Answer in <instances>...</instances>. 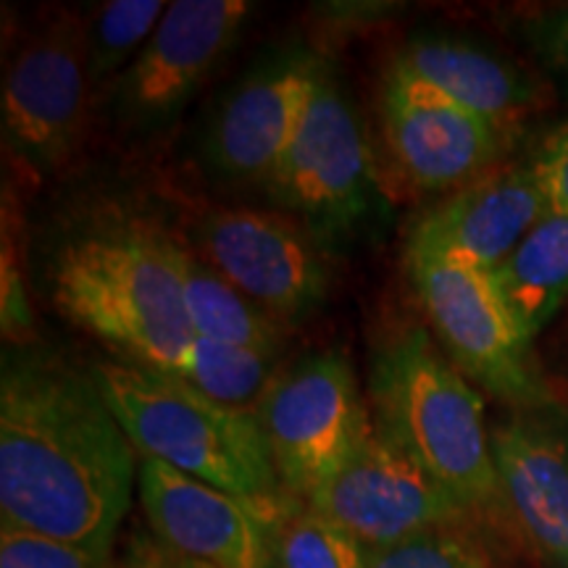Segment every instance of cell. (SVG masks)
Segmentation results:
<instances>
[{"label": "cell", "instance_id": "cell-1", "mask_svg": "<svg viewBox=\"0 0 568 568\" xmlns=\"http://www.w3.org/2000/svg\"><path fill=\"white\" fill-rule=\"evenodd\" d=\"M140 464L92 374L6 361L0 376L3 527L111 552Z\"/></svg>", "mask_w": 568, "mask_h": 568}, {"label": "cell", "instance_id": "cell-16", "mask_svg": "<svg viewBox=\"0 0 568 568\" xmlns=\"http://www.w3.org/2000/svg\"><path fill=\"white\" fill-rule=\"evenodd\" d=\"M318 67L311 59H282L240 82L205 138L211 166L230 180L268 182L301 130Z\"/></svg>", "mask_w": 568, "mask_h": 568}, {"label": "cell", "instance_id": "cell-6", "mask_svg": "<svg viewBox=\"0 0 568 568\" xmlns=\"http://www.w3.org/2000/svg\"><path fill=\"white\" fill-rule=\"evenodd\" d=\"M282 489L305 497L372 435L358 379L343 353L305 355L276 374L255 408Z\"/></svg>", "mask_w": 568, "mask_h": 568}, {"label": "cell", "instance_id": "cell-25", "mask_svg": "<svg viewBox=\"0 0 568 568\" xmlns=\"http://www.w3.org/2000/svg\"><path fill=\"white\" fill-rule=\"evenodd\" d=\"M521 38L539 63L568 90V3L529 13L521 21Z\"/></svg>", "mask_w": 568, "mask_h": 568}, {"label": "cell", "instance_id": "cell-26", "mask_svg": "<svg viewBox=\"0 0 568 568\" xmlns=\"http://www.w3.org/2000/svg\"><path fill=\"white\" fill-rule=\"evenodd\" d=\"M531 166L542 184L550 211L568 216V122L556 126L542 140Z\"/></svg>", "mask_w": 568, "mask_h": 568}, {"label": "cell", "instance_id": "cell-22", "mask_svg": "<svg viewBox=\"0 0 568 568\" xmlns=\"http://www.w3.org/2000/svg\"><path fill=\"white\" fill-rule=\"evenodd\" d=\"M169 3L163 0H111L88 24V71L92 88L122 74L151 40Z\"/></svg>", "mask_w": 568, "mask_h": 568}, {"label": "cell", "instance_id": "cell-17", "mask_svg": "<svg viewBox=\"0 0 568 568\" xmlns=\"http://www.w3.org/2000/svg\"><path fill=\"white\" fill-rule=\"evenodd\" d=\"M389 69L508 130L539 103V84L529 71L453 34H418L397 51Z\"/></svg>", "mask_w": 568, "mask_h": 568}, {"label": "cell", "instance_id": "cell-11", "mask_svg": "<svg viewBox=\"0 0 568 568\" xmlns=\"http://www.w3.org/2000/svg\"><path fill=\"white\" fill-rule=\"evenodd\" d=\"M138 495L148 527L197 568H280L272 518L155 458H140Z\"/></svg>", "mask_w": 568, "mask_h": 568}, {"label": "cell", "instance_id": "cell-8", "mask_svg": "<svg viewBox=\"0 0 568 568\" xmlns=\"http://www.w3.org/2000/svg\"><path fill=\"white\" fill-rule=\"evenodd\" d=\"M90 90L88 24L59 13L6 69L0 124L11 153L34 172L63 166L88 130Z\"/></svg>", "mask_w": 568, "mask_h": 568}, {"label": "cell", "instance_id": "cell-4", "mask_svg": "<svg viewBox=\"0 0 568 568\" xmlns=\"http://www.w3.org/2000/svg\"><path fill=\"white\" fill-rule=\"evenodd\" d=\"M368 393L374 429L432 474L468 514L500 503L485 403L439 355L429 332L406 326L376 347Z\"/></svg>", "mask_w": 568, "mask_h": 568}, {"label": "cell", "instance_id": "cell-13", "mask_svg": "<svg viewBox=\"0 0 568 568\" xmlns=\"http://www.w3.org/2000/svg\"><path fill=\"white\" fill-rule=\"evenodd\" d=\"M382 126L406 180L429 193L493 172L510 132L393 69L382 90Z\"/></svg>", "mask_w": 568, "mask_h": 568}, {"label": "cell", "instance_id": "cell-21", "mask_svg": "<svg viewBox=\"0 0 568 568\" xmlns=\"http://www.w3.org/2000/svg\"><path fill=\"white\" fill-rule=\"evenodd\" d=\"M280 568H368V550L314 508L284 500L272 521Z\"/></svg>", "mask_w": 568, "mask_h": 568}, {"label": "cell", "instance_id": "cell-9", "mask_svg": "<svg viewBox=\"0 0 568 568\" xmlns=\"http://www.w3.org/2000/svg\"><path fill=\"white\" fill-rule=\"evenodd\" d=\"M366 550L393 548L435 529H453L468 510L414 458L372 429L345 466L308 497Z\"/></svg>", "mask_w": 568, "mask_h": 568}, {"label": "cell", "instance_id": "cell-3", "mask_svg": "<svg viewBox=\"0 0 568 568\" xmlns=\"http://www.w3.org/2000/svg\"><path fill=\"white\" fill-rule=\"evenodd\" d=\"M92 379L140 458L251 503L274 521L287 497L255 410L203 395L161 368L101 361Z\"/></svg>", "mask_w": 568, "mask_h": 568}, {"label": "cell", "instance_id": "cell-15", "mask_svg": "<svg viewBox=\"0 0 568 568\" xmlns=\"http://www.w3.org/2000/svg\"><path fill=\"white\" fill-rule=\"evenodd\" d=\"M493 460L518 531L545 564L568 568V416L516 410L489 432Z\"/></svg>", "mask_w": 568, "mask_h": 568}, {"label": "cell", "instance_id": "cell-7", "mask_svg": "<svg viewBox=\"0 0 568 568\" xmlns=\"http://www.w3.org/2000/svg\"><path fill=\"white\" fill-rule=\"evenodd\" d=\"M416 293L456 366L516 410L558 406L489 274L408 261Z\"/></svg>", "mask_w": 568, "mask_h": 568}, {"label": "cell", "instance_id": "cell-18", "mask_svg": "<svg viewBox=\"0 0 568 568\" xmlns=\"http://www.w3.org/2000/svg\"><path fill=\"white\" fill-rule=\"evenodd\" d=\"M489 280L518 332L531 343L568 297V216L550 211L516 251L489 272Z\"/></svg>", "mask_w": 568, "mask_h": 568}, {"label": "cell", "instance_id": "cell-5", "mask_svg": "<svg viewBox=\"0 0 568 568\" xmlns=\"http://www.w3.org/2000/svg\"><path fill=\"white\" fill-rule=\"evenodd\" d=\"M322 245L347 240L379 203L374 153L353 103L322 63L303 124L266 182Z\"/></svg>", "mask_w": 568, "mask_h": 568}, {"label": "cell", "instance_id": "cell-2", "mask_svg": "<svg viewBox=\"0 0 568 568\" xmlns=\"http://www.w3.org/2000/svg\"><path fill=\"white\" fill-rule=\"evenodd\" d=\"M182 251L140 219L92 226L55 253V305L134 364L176 374L195 339L184 308Z\"/></svg>", "mask_w": 568, "mask_h": 568}, {"label": "cell", "instance_id": "cell-24", "mask_svg": "<svg viewBox=\"0 0 568 568\" xmlns=\"http://www.w3.org/2000/svg\"><path fill=\"white\" fill-rule=\"evenodd\" d=\"M0 568H111V552L38 535V531L0 529Z\"/></svg>", "mask_w": 568, "mask_h": 568}, {"label": "cell", "instance_id": "cell-19", "mask_svg": "<svg viewBox=\"0 0 568 568\" xmlns=\"http://www.w3.org/2000/svg\"><path fill=\"white\" fill-rule=\"evenodd\" d=\"M182 287L195 337L251 351H280L276 318L187 251H182Z\"/></svg>", "mask_w": 568, "mask_h": 568}, {"label": "cell", "instance_id": "cell-23", "mask_svg": "<svg viewBox=\"0 0 568 568\" xmlns=\"http://www.w3.org/2000/svg\"><path fill=\"white\" fill-rule=\"evenodd\" d=\"M368 568H487V560L456 529H435L393 548L368 550Z\"/></svg>", "mask_w": 568, "mask_h": 568}, {"label": "cell", "instance_id": "cell-20", "mask_svg": "<svg viewBox=\"0 0 568 568\" xmlns=\"http://www.w3.org/2000/svg\"><path fill=\"white\" fill-rule=\"evenodd\" d=\"M274 366L276 353L195 337L174 376L224 406L251 410L258 408L261 397L274 382Z\"/></svg>", "mask_w": 568, "mask_h": 568}, {"label": "cell", "instance_id": "cell-14", "mask_svg": "<svg viewBox=\"0 0 568 568\" xmlns=\"http://www.w3.org/2000/svg\"><path fill=\"white\" fill-rule=\"evenodd\" d=\"M197 240L209 266L276 322H295L322 305L324 261L282 216L253 209L213 211L201 222Z\"/></svg>", "mask_w": 568, "mask_h": 568}, {"label": "cell", "instance_id": "cell-10", "mask_svg": "<svg viewBox=\"0 0 568 568\" xmlns=\"http://www.w3.org/2000/svg\"><path fill=\"white\" fill-rule=\"evenodd\" d=\"M247 0H176L151 40L113 84L116 113L138 130H155L180 113L237 40Z\"/></svg>", "mask_w": 568, "mask_h": 568}, {"label": "cell", "instance_id": "cell-12", "mask_svg": "<svg viewBox=\"0 0 568 568\" xmlns=\"http://www.w3.org/2000/svg\"><path fill=\"white\" fill-rule=\"evenodd\" d=\"M550 213L529 163H508L468 182L410 230L406 258L495 272Z\"/></svg>", "mask_w": 568, "mask_h": 568}]
</instances>
